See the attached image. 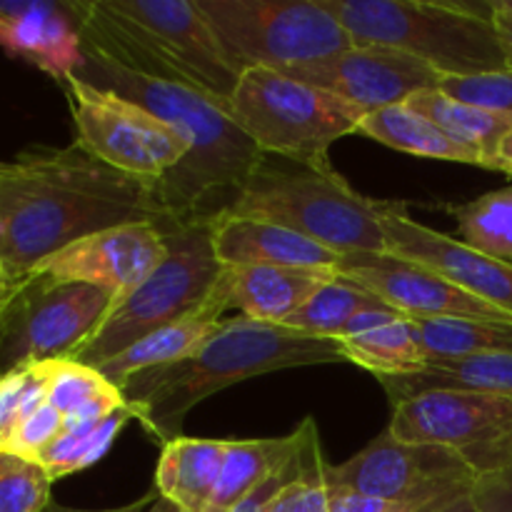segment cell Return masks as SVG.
I'll return each mask as SVG.
<instances>
[{"instance_id": "1", "label": "cell", "mask_w": 512, "mask_h": 512, "mask_svg": "<svg viewBox=\"0 0 512 512\" xmlns=\"http://www.w3.org/2000/svg\"><path fill=\"white\" fill-rule=\"evenodd\" d=\"M5 250L0 270L23 280L58 250L100 230L173 220L158 180L110 168L78 143L33 145L0 163Z\"/></svg>"}, {"instance_id": "2", "label": "cell", "mask_w": 512, "mask_h": 512, "mask_svg": "<svg viewBox=\"0 0 512 512\" xmlns=\"http://www.w3.org/2000/svg\"><path fill=\"white\" fill-rule=\"evenodd\" d=\"M83 50L85 63L75 73L80 80L143 105L190 143L188 158L158 180L170 218L215 220L225 213L265 158L233 115L188 85L133 73L85 45Z\"/></svg>"}, {"instance_id": "3", "label": "cell", "mask_w": 512, "mask_h": 512, "mask_svg": "<svg viewBox=\"0 0 512 512\" xmlns=\"http://www.w3.org/2000/svg\"><path fill=\"white\" fill-rule=\"evenodd\" d=\"M330 363H350L340 340L235 315L193 355L130 375L120 393L133 418L165 445L183 435L190 410L213 393L275 370Z\"/></svg>"}, {"instance_id": "4", "label": "cell", "mask_w": 512, "mask_h": 512, "mask_svg": "<svg viewBox=\"0 0 512 512\" xmlns=\"http://www.w3.org/2000/svg\"><path fill=\"white\" fill-rule=\"evenodd\" d=\"M85 48L158 80L188 85L230 113L240 70L193 0H68Z\"/></svg>"}, {"instance_id": "5", "label": "cell", "mask_w": 512, "mask_h": 512, "mask_svg": "<svg viewBox=\"0 0 512 512\" xmlns=\"http://www.w3.org/2000/svg\"><path fill=\"white\" fill-rule=\"evenodd\" d=\"M225 213L283 225L340 255L388 253L380 200L350 188L333 165L265 155Z\"/></svg>"}, {"instance_id": "6", "label": "cell", "mask_w": 512, "mask_h": 512, "mask_svg": "<svg viewBox=\"0 0 512 512\" xmlns=\"http://www.w3.org/2000/svg\"><path fill=\"white\" fill-rule=\"evenodd\" d=\"M355 45H383L423 60L440 75L508 68L490 3L428 0H320Z\"/></svg>"}, {"instance_id": "7", "label": "cell", "mask_w": 512, "mask_h": 512, "mask_svg": "<svg viewBox=\"0 0 512 512\" xmlns=\"http://www.w3.org/2000/svg\"><path fill=\"white\" fill-rule=\"evenodd\" d=\"M168 253L135 290L110 308L93 335L68 358L100 368L145 335L195 313L208 300L223 263L213 248V220H165Z\"/></svg>"}, {"instance_id": "8", "label": "cell", "mask_w": 512, "mask_h": 512, "mask_svg": "<svg viewBox=\"0 0 512 512\" xmlns=\"http://www.w3.org/2000/svg\"><path fill=\"white\" fill-rule=\"evenodd\" d=\"M230 115L265 155L330 165L335 140L358 133L368 110L280 70L248 68L230 98Z\"/></svg>"}, {"instance_id": "9", "label": "cell", "mask_w": 512, "mask_h": 512, "mask_svg": "<svg viewBox=\"0 0 512 512\" xmlns=\"http://www.w3.org/2000/svg\"><path fill=\"white\" fill-rule=\"evenodd\" d=\"M230 63L285 70L353 48L348 30L320 0H195Z\"/></svg>"}, {"instance_id": "10", "label": "cell", "mask_w": 512, "mask_h": 512, "mask_svg": "<svg viewBox=\"0 0 512 512\" xmlns=\"http://www.w3.org/2000/svg\"><path fill=\"white\" fill-rule=\"evenodd\" d=\"M115 298L103 288L25 275L0 310L5 370L73 355L98 330Z\"/></svg>"}, {"instance_id": "11", "label": "cell", "mask_w": 512, "mask_h": 512, "mask_svg": "<svg viewBox=\"0 0 512 512\" xmlns=\"http://www.w3.org/2000/svg\"><path fill=\"white\" fill-rule=\"evenodd\" d=\"M75 123V143L110 168L160 180L190 155L185 135L155 113L78 75L65 80Z\"/></svg>"}, {"instance_id": "12", "label": "cell", "mask_w": 512, "mask_h": 512, "mask_svg": "<svg viewBox=\"0 0 512 512\" xmlns=\"http://www.w3.org/2000/svg\"><path fill=\"white\" fill-rule=\"evenodd\" d=\"M388 430L403 443L453 450L485 478L512 460V398L478 390H430L393 405Z\"/></svg>"}, {"instance_id": "13", "label": "cell", "mask_w": 512, "mask_h": 512, "mask_svg": "<svg viewBox=\"0 0 512 512\" xmlns=\"http://www.w3.org/2000/svg\"><path fill=\"white\" fill-rule=\"evenodd\" d=\"M475 483L478 475L453 450L403 443L388 428L350 460L325 468L328 488L355 490L423 510L473 495Z\"/></svg>"}, {"instance_id": "14", "label": "cell", "mask_w": 512, "mask_h": 512, "mask_svg": "<svg viewBox=\"0 0 512 512\" xmlns=\"http://www.w3.org/2000/svg\"><path fill=\"white\" fill-rule=\"evenodd\" d=\"M280 73L328 90L368 113L405 103L415 93L435 90L440 83L438 70L403 50L383 45H353L333 58L295 65Z\"/></svg>"}, {"instance_id": "15", "label": "cell", "mask_w": 512, "mask_h": 512, "mask_svg": "<svg viewBox=\"0 0 512 512\" xmlns=\"http://www.w3.org/2000/svg\"><path fill=\"white\" fill-rule=\"evenodd\" d=\"M165 253L163 223H130L75 240L28 275L103 288L118 303L158 268Z\"/></svg>"}, {"instance_id": "16", "label": "cell", "mask_w": 512, "mask_h": 512, "mask_svg": "<svg viewBox=\"0 0 512 512\" xmlns=\"http://www.w3.org/2000/svg\"><path fill=\"white\" fill-rule=\"evenodd\" d=\"M338 273L378 295L383 303L408 318H470L512 323V315L505 310L475 298L473 293L423 265L395 258L390 253L343 255Z\"/></svg>"}, {"instance_id": "17", "label": "cell", "mask_w": 512, "mask_h": 512, "mask_svg": "<svg viewBox=\"0 0 512 512\" xmlns=\"http://www.w3.org/2000/svg\"><path fill=\"white\" fill-rule=\"evenodd\" d=\"M388 253L410 260L512 315V263L488 258L453 235L418 223L400 203H380Z\"/></svg>"}, {"instance_id": "18", "label": "cell", "mask_w": 512, "mask_h": 512, "mask_svg": "<svg viewBox=\"0 0 512 512\" xmlns=\"http://www.w3.org/2000/svg\"><path fill=\"white\" fill-rule=\"evenodd\" d=\"M333 278H338V270L223 265L205 308L218 318L238 310L240 318L283 325Z\"/></svg>"}, {"instance_id": "19", "label": "cell", "mask_w": 512, "mask_h": 512, "mask_svg": "<svg viewBox=\"0 0 512 512\" xmlns=\"http://www.w3.org/2000/svg\"><path fill=\"white\" fill-rule=\"evenodd\" d=\"M0 48L65 83L85 63L83 35L68 3L0 0Z\"/></svg>"}, {"instance_id": "20", "label": "cell", "mask_w": 512, "mask_h": 512, "mask_svg": "<svg viewBox=\"0 0 512 512\" xmlns=\"http://www.w3.org/2000/svg\"><path fill=\"white\" fill-rule=\"evenodd\" d=\"M213 248L223 265L338 270V263L343 260L335 250L283 225L230 213H220L213 220Z\"/></svg>"}, {"instance_id": "21", "label": "cell", "mask_w": 512, "mask_h": 512, "mask_svg": "<svg viewBox=\"0 0 512 512\" xmlns=\"http://www.w3.org/2000/svg\"><path fill=\"white\" fill-rule=\"evenodd\" d=\"M353 365L373 375L418 373L428 365L413 320L398 310L363 313L340 338Z\"/></svg>"}, {"instance_id": "22", "label": "cell", "mask_w": 512, "mask_h": 512, "mask_svg": "<svg viewBox=\"0 0 512 512\" xmlns=\"http://www.w3.org/2000/svg\"><path fill=\"white\" fill-rule=\"evenodd\" d=\"M228 440L180 438L160 448L153 488L185 512H205L218 485Z\"/></svg>"}, {"instance_id": "23", "label": "cell", "mask_w": 512, "mask_h": 512, "mask_svg": "<svg viewBox=\"0 0 512 512\" xmlns=\"http://www.w3.org/2000/svg\"><path fill=\"white\" fill-rule=\"evenodd\" d=\"M390 403L398 405L430 390H478L512 398V355H473L430 360L418 373L375 375Z\"/></svg>"}, {"instance_id": "24", "label": "cell", "mask_w": 512, "mask_h": 512, "mask_svg": "<svg viewBox=\"0 0 512 512\" xmlns=\"http://www.w3.org/2000/svg\"><path fill=\"white\" fill-rule=\"evenodd\" d=\"M308 435V420L295 433L283 438H258V440H228L225 463L220 470L218 485L205 512H233L260 488L275 470L298 455Z\"/></svg>"}, {"instance_id": "25", "label": "cell", "mask_w": 512, "mask_h": 512, "mask_svg": "<svg viewBox=\"0 0 512 512\" xmlns=\"http://www.w3.org/2000/svg\"><path fill=\"white\" fill-rule=\"evenodd\" d=\"M358 133L365 135V138L378 140L388 148L400 150V153L418 155V158L450 160V163L488 168V160L480 150L455 140L453 135L438 128L433 120L425 118L423 113H418V110L405 103L368 113L363 123L358 125Z\"/></svg>"}, {"instance_id": "26", "label": "cell", "mask_w": 512, "mask_h": 512, "mask_svg": "<svg viewBox=\"0 0 512 512\" xmlns=\"http://www.w3.org/2000/svg\"><path fill=\"white\" fill-rule=\"evenodd\" d=\"M220 323H223V318L210 313L203 303L195 313L185 315V318L145 335L138 343L125 348L115 358L105 360L95 370H100L110 383L120 388L130 375L143 373V370L163 368V365L178 363V360H185L188 355H193L218 330Z\"/></svg>"}, {"instance_id": "27", "label": "cell", "mask_w": 512, "mask_h": 512, "mask_svg": "<svg viewBox=\"0 0 512 512\" xmlns=\"http://www.w3.org/2000/svg\"><path fill=\"white\" fill-rule=\"evenodd\" d=\"M48 403L65 418V428L103 420L125 408L118 385L110 383L100 370L88 368L73 358L43 360Z\"/></svg>"}, {"instance_id": "28", "label": "cell", "mask_w": 512, "mask_h": 512, "mask_svg": "<svg viewBox=\"0 0 512 512\" xmlns=\"http://www.w3.org/2000/svg\"><path fill=\"white\" fill-rule=\"evenodd\" d=\"M405 105L423 113L425 118L433 120L438 128L453 135L455 140L480 150L488 160V170H495V163L500 158V145L512 133V115L460 103V100L440 93L438 88L415 93L413 98L405 100Z\"/></svg>"}, {"instance_id": "29", "label": "cell", "mask_w": 512, "mask_h": 512, "mask_svg": "<svg viewBox=\"0 0 512 512\" xmlns=\"http://www.w3.org/2000/svg\"><path fill=\"white\" fill-rule=\"evenodd\" d=\"M430 360L512 355V323L470 318H410Z\"/></svg>"}, {"instance_id": "30", "label": "cell", "mask_w": 512, "mask_h": 512, "mask_svg": "<svg viewBox=\"0 0 512 512\" xmlns=\"http://www.w3.org/2000/svg\"><path fill=\"white\" fill-rule=\"evenodd\" d=\"M375 310L395 308H390L378 295L360 288L358 283L338 273V278H333L318 293H313V298L298 313L290 315L283 325L300 330V333L340 340L355 318H360L363 313H375Z\"/></svg>"}, {"instance_id": "31", "label": "cell", "mask_w": 512, "mask_h": 512, "mask_svg": "<svg viewBox=\"0 0 512 512\" xmlns=\"http://www.w3.org/2000/svg\"><path fill=\"white\" fill-rule=\"evenodd\" d=\"M130 420L135 418L133 413H130L128 405H125V408L115 410L113 415H108V418L103 420H95V423L70 425V428H65L63 435H60L53 445H48L35 460L48 470V475L53 480L80 473V470L98 463V460L113 448L115 438H118L120 430H123Z\"/></svg>"}, {"instance_id": "32", "label": "cell", "mask_w": 512, "mask_h": 512, "mask_svg": "<svg viewBox=\"0 0 512 512\" xmlns=\"http://www.w3.org/2000/svg\"><path fill=\"white\" fill-rule=\"evenodd\" d=\"M458 240L488 258L512 263V185L455 208Z\"/></svg>"}, {"instance_id": "33", "label": "cell", "mask_w": 512, "mask_h": 512, "mask_svg": "<svg viewBox=\"0 0 512 512\" xmlns=\"http://www.w3.org/2000/svg\"><path fill=\"white\" fill-rule=\"evenodd\" d=\"M48 400L43 363H28L0 375V453L13 443L20 425Z\"/></svg>"}, {"instance_id": "34", "label": "cell", "mask_w": 512, "mask_h": 512, "mask_svg": "<svg viewBox=\"0 0 512 512\" xmlns=\"http://www.w3.org/2000/svg\"><path fill=\"white\" fill-rule=\"evenodd\" d=\"M53 483L38 460L0 453V512H45Z\"/></svg>"}, {"instance_id": "35", "label": "cell", "mask_w": 512, "mask_h": 512, "mask_svg": "<svg viewBox=\"0 0 512 512\" xmlns=\"http://www.w3.org/2000/svg\"><path fill=\"white\" fill-rule=\"evenodd\" d=\"M325 463L320 450V435L313 425L305 443L303 470L298 478L290 480L273 498L268 512H330L328 510V485H325Z\"/></svg>"}, {"instance_id": "36", "label": "cell", "mask_w": 512, "mask_h": 512, "mask_svg": "<svg viewBox=\"0 0 512 512\" xmlns=\"http://www.w3.org/2000/svg\"><path fill=\"white\" fill-rule=\"evenodd\" d=\"M438 90L460 103L512 115V68L480 75H440Z\"/></svg>"}, {"instance_id": "37", "label": "cell", "mask_w": 512, "mask_h": 512, "mask_svg": "<svg viewBox=\"0 0 512 512\" xmlns=\"http://www.w3.org/2000/svg\"><path fill=\"white\" fill-rule=\"evenodd\" d=\"M65 430V418L53 408V405L45 400L28 420L18 428L13 443L8 445L5 453L20 455V458L35 460L40 453H43L48 445H53L55 440L63 435Z\"/></svg>"}, {"instance_id": "38", "label": "cell", "mask_w": 512, "mask_h": 512, "mask_svg": "<svg viewBox=\"0 0 512 512\" xmlns=\"http://www.w3.org/2000/svg\"><path fill=\"white\" fill-rule=\"evenodd\" d=\"M313 425H315L313 420L308 418V435H310V430H313ZM308 435H305V443H308ZM305 443H303V448L298 450V455H295V458L290 460V463H285L283 468H280V470H275V473L270 475V478L265 480V483L260 485V488L255 490V493H250L248 498H245L243 503H240L238 508H235L233 512H268L270 503H273V498H275V495H278L280 490H283L285 485L290 483V480H293V478H298V475H300V470H303Z\"/></svg>"}, {"instance_id": "39", "label": "cell", "mask_w": 512, "mask_h": 512, "mask_svg": "<svg viewBox=\"0 0 512 512\" xmlns=\"http://www.w3.org/2000/svg\"><path fill=\"white\" fill-rule=\"evenodd\" d=\"M473 503L478 512H512V460L505 468L478 478Z\"/></svg>"}, {"instance_id": "40", "label": "cell", "mask_w": 512, "mask_h": 512, "mask_svg": "<svg viewBox=\"0 0 512 512\" xmlns=\"http://www.w3.org/2000/svg\"><path fill=\"white\" fill-rule=\"evenodd\" d=\"M328 510L330 512H425L423 508H418V505L395 503V500H383V498H370V495L355 493V490H345V488H328Z\"/></svg>"}, {"instance_id": "41", "label": "cell", "mask_w": 512, "mask_h": 512, "mask_svg": "<svg viewBox=\"0 0 512 512\" xmlns=\"http://www.w3.org/2000/svg\"><path fill=\"white\" fill-rule=\"evenodd\" d=\"M493 23L495 30H498V38L500 45H503L508 68H512V13L505 8L503 0H493Z\"/></svg>"}, {"instance_id": "42", "label": "cell", "mask_w": 512, "mask_h": 512, "mask_svg": "<svg viewBox=\"0 0 512 512\" xmlns=\"http://www.w3.org/2000/svg\"><path fill=\"white\" fill-rule=\"evenodd\" d=\"M158 500V490H150L148 495H143V498L133 500V503L123 505V508H110V510H78V508H65V505H58L55 500H50L48 508H45V512H145L150 508V505Z\"/></svg>"}, {"instance_id": "43", "label": "cell", "mask_w": 512, "mask_h": 512, "mask_svg": "<svg viewBox=\"0 0 512 512\" xmlns=\"http://www.w3.org/2000/svg\"><path fill=\"white\" fill-rule=\"evenodd\" d=\"M425 512H478L473 503V495H463V498H455L450 503L435 505V508L425 510Z\"/></svg>"}, {"instance_id": "44", "label": "cell", "mask_w": 512, "mask_h": 512, "mask_svg": "<svg viewBox=\"0 0 512 512\" xmlns=\"http://www.w3.org/2000/svg\"><path fill=\"white\" fill-rule=\"evenodd\" d=\"M145 512H185L183 508H180V505H175L173 500H168V498H163V495H158V500H155L153 505H150L148 510Z\"/></svg>"}, {"instance_id": "45", "label": "cell", "mask_w": 512, "mask_h": 512, "mask_svg": "<svg viewBox=\"0 0 512 512\" xmlns=\"http://www.w3.org/2000/svg\"><path fill=\"white\" fill-rule=\"evenodd\" d=\"M500 165H512V133L503 140V145H500V158L498 163H495V170H498Z\"/></svg>"}, {"instance_id": "46", "label": "cell", "mask_w": 512, "mask_h": 512, "mask_svg": "<svg viewBox=\"0 0 512 512\" xmlns=\"http://www.w3.org/2000/svg\"><path fill=\"white\" fill-rule=\"evenodd\" d=\"M5 250V220H3V205H0V260H3Z\"/></svg>"}, {"instance_id": "47", "label": "cell", "mask_w": 512, "mask_h": 512, "mask_svg": "<svg viewBox=\"0 0 512 512\" xmlns=\"http://www.w3.org/2000/svg\"><path fill=\"white\" fill-rule=\"evenodd\" d=\"M500 173H505V175H510V178H512V165H500Z\"/></svg>"}, {"instance_id": "48", "label": "cell", "mask_w": 512, "mask_h": 512, "mask_svg": "<svg viewBox=\"0 0 512 512\" xmlns=\"http://www.w3.org/2000/svg\"><path fill=\"white\" fill-rule=\"evenodd\" d=\"M503 3H505V8H508L510 13H512V0H503Z\"/></svg>"}, {"instance_id": "49", "label": "cell", "mask_w": 512, "mask_h": 512, "mask_svg": "<svg viewBox=\"0 0 512 512\" xmlns=\"http://www.w3.org/2000/svg\"><path fill=\"white\" fill-rule=\"evenodd\" d=\"M0 375H3V365H0Z\"/></svg>"}]
</instances>
